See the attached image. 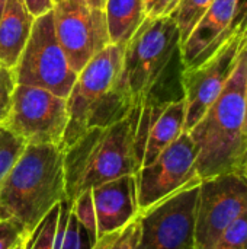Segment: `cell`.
I'll return each instance as SVG.
<instances>
[{"label":"cell","mask_w":247,"mask_h":249,"mask_svg":"<svg viewBox=\"0 0 247 249\" xmlns=\"http://www.w3.org/2000/svg\"><path fill=\"white\" fill-rule=\"evenodd\" d=\"M246 82L247 47L245 45L223 92L189 131L198 150L197 172L201 179L227 172H243L247 159Z\"/></svg>","instance_id":"1"},{"label":"cell","mask_w":247,"mask_h":249,"mask_svg":"<svg viewBox=\"0 0 247 249\" xmlns=\"http://www.w3.org/2000/svg\"><path fill=\"white\" fill-rule=\"evenodd\" d=\"M63 200H66L63 147L26 144L0 185V219L17 220L31 235Z\"/></svg>","instance_id":"2"},{"label":"cell","mask_w":247,"mask_h":249,"mask_svg":"<svg viewBox=\"0 0 247 249\" xmlns=\"http://www.w3.org/2000/svg\"><path fill=\"white\" fill-rule=\"evenodd\" d=\"M135 121L131 115L109 125L89 128L64 150L66 198L73 201L83 191L125 175H135L140 165L134 147Z\"/></svg>","instance_id":"3"},{"label":"cell","mask_w":247,"mask_h":249,"mask_svg":"<svg viewBox=\"0 0 247 249\" xmlns=\"http://www.w3.org/2000/svg\"><path fill=\"white\" fill-rule=\"evenodd\" d=\"M181 34L170 15L146 18L125 45L118 85L137 107L151 85L179 57Z\"/></svg>","instance_id":"4"},{"label":"cell","mask_w":247,"mask_h":249,"mask_svg":"<svg viewBox=\"0 0 247 249\" xmlns=\"http://www.w3.org/2000/svg\"><path fill=\"white\" fill-rule=\"evenodd\" d=\"M12 71L16 85L47 89L67 99L77 73L55 35L52 10L35 18L29 39Z\"/></svg>","instance_id":"5"},{"label":"cell","mask_w":247,"mask_h":249,"mask_svg":"<svg viewBox=\"0 0 247 249\" xmlns=\"http://www.w3.org/2000/svg\"><path fill=\"white\" fill-rule=\"evenodd\" d=\"M124 51V45L109 44L77 73V79L67 96L68 123L61 142L63 150L89 130L92 117L116 86L122 70Z\"/></svg>","instance_id":"6"},{"label":"cell","mask_w":247,"mask_h":249,"mask_svg":"<svg viewBox=\"0 0 247 249\" xmlns=\"http://www.w3.org/2000/svg\"><path fill=\"white\" fill-rule=\"evenodd\" d=\"M67 123L66 98L36 86L16 85L1 127L26 144L61 146Z\"/></svg>","instance_id":"7"},{"label":"cell","mask_w":247,"mask_h":249,"mask_svg":"<svg viewBox=\"0 0 247 249\" xmlns=\"http://www.w3.org/2000/svg\"><path fill=\"white\" fill-rule=\"evenodd\" d=\"M201 178L138 216L134 249H195V217Z\"/></svg>","instance_id":"8"},{"label":"cell","mask_w":247,"mask_h":249,"mask_svg":"<svg viewBox=\"0 0 247 249\" xmlns=\"http://www.w3.org/2000/svg\"><path fill=\"white\" fill-rule=\"evenodd\" d=\"M247 210V178L243 172H227L201 179L195 249H215L223 232Z\"/></svg>","instance_id":"9"},{"label":"cell","mask_w":247,"mask_h":249,"mask_svg":"<svg viewBox=\"0 0 247 249\" xmlns=\"http://www.w3.org/2000/svg\"><path fill=\"white\" fill-rule=\"evenodd\" d=\"M197 156L194 140L183 131L150 165L135 174L140 214L199 178Z\"/></svg>","instance_id":"10"},{"label":"cell","mask_w":247,"mask_h":249,"mask_svg":"<svg viewBox=\"0 0 247 249\" xmlns=\"http://www.w3.org/2000/svg\"><path fill=\"white\" fill-rule=\"evenodd\" d=\"M52 16L58 42L76 73L111 44L105 10L83 0H55Z\"/></svg>","instance_id":"11"},{"label":"cell","mask_w":247,"mask_h":249,"mask_svg":"<svg viewBox=\"0 0 247 249\" xmlns=\"http://www.w3.org/2000/svg\"><path fill=\"white\" fill-rule=\"evenodd\" d=\"M246 39L231 35L218 51L194 69H183L182 83L185 92V131L189 133L205 115L223 92L233 74Z\"/></svg>","instance_id":"12"},{"label":"cell","mask_w":247,"mask_h":249,"mask_svg":"<svg viewBox=\"0 0 247 249\" xmlns=\"http://www.w3.org/2000/svg\"><path fill=\"white\" fill-rule=\"evenodd\" d=\"M96 213L98 239L121 232L138 219V198L135 175H125L92 188Z\"/></svg>","instance_id":"13"},{"label":"cell","mask_w":247,"mask_h":249,"mask_svg":"<svg viewBox=\"0 0 247 249\" xmlns=\"http://www.w3.org/2000/svg\"><path fill=\"white\" fill-rule=\"evenodd\" d=\"M234 0H214L181 45L185 69H194L210 57L231 36Z\"/></svg>","instance_id":"14"},{"label":"cell","mask_w":247,"mask_h":249,"mask_svg":"<svg viewBox=\"0 0 247 249\" xmlns=\"http://www.w3.org/2000/svg\"><path fill=\"white\" fill-rule=\"evenodd\" d=\"M35 18L23 0H6L0 16V67L13 69L29 39Z\"/></svg>","instance_id":"15"},{"label":"cell","mask_w":247,"mask_h":249,"mask_svg":"<svg viewBox=\"0 0 247 249\" xmlns=\"http://www.w3.org/2000/svg\"><path fill=\"white\" fill-rule=\"evenodd\" d=\"M105 16L109 42L127 45L147 18L144 0H106Z\"/></svg>","instance_id":"16"},{"label":"cell","mask_w":247,"mask_h":249,"mask_svg":"<svg viewBox=\"0 0 247 249\" xmlns=\"http://www.w3.org/2000/svg\"><path fill=\"white\" fill-rule=\"evenodd\" d=\"M214 0H179L175 10L170 16L175 19L179 34H181V45L189 36L191 31L197 25V22L202 18L207 9L213 4Z\"/></svg>","instance_id":"17"},{"label":"cell","mask_w":247,"mask_h":249,"mask_svg":"<svg viewBox=\"0 0 247 249\" xmlns=\"http://www.w3.org/2000/svg\"><path fill=\"white\" fill-rule=\"evenodd\" d=\"M26 143L0 125V185L25 150Z\"/></svg>","instance_id":"18"},{"label":"cell","mask_w":247,"mask_h":249,"mask_svg":"<svg viewBox=\"0 0 247 249\" xmlns=\"http://www.w3.org/2000/svg\"><path fill=\"white\" fill-rule=\"evenodd\" d=\"M71 212L82 228L90 235V238L98 241V226H96V213L92 198V190L83 191L71 201Z\"/></svg>","instance_id":"19"},{"label":"cell","mask_w":247,"mask_h":249,"mask_svg":"<svg viewBox=\"0 0 247 249\" xmlns=\"http://www.w3.org/2000/svg\"><path fill=\"white\" fill-rule=\"evenodd\" d=\"M215 249H247V210L223 232Z\"/></svg>","instance_id":"20"},{"label":"cell","mask_w":247,"mask_h":249,"mask_svg":"<svg viewBox=\"0 0 247 249\" xmlns=\"http://www.w3.org/2000/svg\"><path fill=\"white\" fill-rule=\"evenodd\" d=\"M26 229L15 219H0V249H17L28 238Z\"/></svg>","instance_id":"21"},{"label":"cell","mask_w":247,"mask_h":249,"mask_svg":"<svg viewBox=\"0 0 247 249\" xmlns=\"http://www.w3.org/2000/svg\"><path fill=\"white\" fill-rule=\"evenodd\" d=\"M16 86V80L12 69L0 67V125L7 117L12 104V95Z\"/></svg>","instance_id":"22"},{"label":"cell","mask_w":247,"mask_h":249,"mask_svg":"<svg viewBox=\"0 0 247 249\" xmlns=\"http://www.w3.org/2000/svg\"><path fill=\"white\" fill-rule=\"evenodd\" d=\"M231 35H237L247 41V0H234Z\"/></svg>","instance_id":"23"},{"label":"cell","mask_w":247,"mask_h":249,"mask_svg":"<svg viewBox=\"0 0 247 249\" xmlns=\"http://www.w3.org/2000/svg\"><path fill=\"white\" fill-rule=\"evenodd\" d=\"M137 233H138V219L130 223L127 228H124L119 232L116 241L114 242L111 249H134L135 241H137Z\"/></svg>","instance_id":"24"},{"label":"cell","mask_w":247,"mask_h":249,"mask_svg":"<svg viewBox=\"0 0 247 249\" xmlns=\"http://www.w3.org/2000/svg\"><path fill=\"white\" fill-rule=\"evenodd\" d=\"M179 0H144L146 4V12L148 18H157V16H165L170 15Z\"/></svg>","instance_id":"25"},{"label":"cell","mask_w":247,"mask_h":249,"mask_svg":"<svg viewBox=\"0 0 247 249\" xmlns=\"http://www.w3.org/2000/svg\"><path fill=\"white\" fill-rule=\"evenodd\" d=\"M23 3L33 18H39L52 10L55 0H23Z\"/></svg>","instance_id":"26"},{"label":"cell","mask_w":247,"mask_h":249,"mask_svg":"<svg viewBox=\"0 0 247 249\" xmlns=\"http://www.w3.org/2000/svg\"><path fill=\"white\" fill-rule=\"evenodd\" d=\"M118 235H119V232H116V233H109V235H105V236L99 238V239L95 242V245H93V248L92 249H111V247L114 245V242L116 241Z\"/></svg>","instance_id":"27"},{"label":"cell","mask_w":247,"mask_h":249,"mask_svg":"<svg viewBox=\"0 0 247 249\" xmlns=\"http://www.w3.org/2000/svg\"><path fill=\"white\" fill-rule=\"evenodd\" d=\"M83 1L87 3L90 7L100 9V10H103L105 9V4H106V0H83Z\"/></svg>","instance_id":"28"},{"label":"cell","mask_w":247,"mask_h":249,"mask_svg":"<svg viewBox=\"0 0 247 249\" xmlns=\"http://www.w3.org/2000/svg\"><path fill=\"white\" fill-rule=\"evenodd\" d=\"M245 99H246V118H245V134H246V137H247V82H246V96H245Z\"/></svg>","instance_id":"29"},{"label":"cell","mask_w":247,"mask_h":249,"mask_svg":"<svg viewBox=\"0 0 247 249\" xmlns=\"http://www.w3.org/2000/svg\"><path fill=\"white\" fill-rule=\"evenodd\" d=\"M4 1H6V0H0V16H1V12H3V7H4Z\"/></svg>","instance_id":"30"},{"label":"cell","mask_w":247,"mask_h":249,"mask_svg":"<svg viewBox=\"0 0 247 249\" xmlns=\"http://www.w3.org/2000/svg\"><path fill=\"white\" fill-rule=\"evenodd\" d=\"M243 174L246 175V178H247V159H246V163H245V168H243Z\"/></svg>","instance_id":"31"},{"label":"cell","mask_w":247,"mask_h":249,"mask_svg":"<svg viewBox=\"0 0 247 249\" xmlns=\"http://www.w3.org/2000/svg\"><path fill=\"white\" fill-rule=\"evenodd\" d=\"M23 245H25V244H23ZM23 245H22V247H19V248H17V249H23Z\"/></svg>","instance_id":"32"},{"label":"cell","mask_w":247,"mask_h":249,"mask_svg":"<svg viewBox=\"0 0 247 249\" xmlns=\"http://www.w3.org/2000/svg\"><path fill=\"white\" fill-rule=\"evenodd\" d=\"M246 47H247V41H246Z\"/></svg>","instance_id":"33"}]
</instances>
